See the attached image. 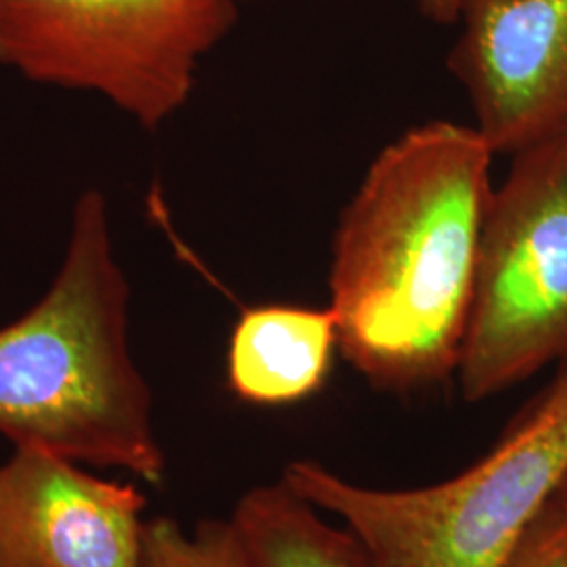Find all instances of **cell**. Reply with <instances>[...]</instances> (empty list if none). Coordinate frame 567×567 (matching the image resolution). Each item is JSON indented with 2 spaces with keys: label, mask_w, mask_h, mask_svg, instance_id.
<instances>
[{
  "label": "cell",
  "mask_w": 567,
  "mask_h": 567,
  "mask_svg": "<svg viewBox=\"0 0 567 567\" xmlns=\"http://www.w3.org/2000/svg\"><path fill=\"white\" fill-rule=\"evenodd\" d=\"M567 360V128L513 154L487 208L456 381L484 402Z\"/></svg>",
  "instance_id": "5"
},
{
  "label": "cell",
  "mask_w": 567,
  "mask_h": 567,
  "mask_svg": "<svg viewBox=\"0 0 567 567\" xmlns=\"http://www.w3.org/2000/svg\"><path fill=\"white\" fill-rule=\"evenodd\" d=\"M447 55L496 154L567 128V0H465Z\"/></svg>",
  "instance_id": "6"
},
{
  "label": "cell",
  "mask_w": 567,
  "mask_h": 567,
  "mask_svg": "<svg viewBox=\"0 0 567 567\" xmlns=\"http://www.w3.org/2000/svg\"><path fill=\"white\" fill-rule=\"evenodd\" d=\"M236 2H238V0H236Z\"/></svg>",
  "instance_id": "14"
},
{
  "label": "cell",
  "mask_w": 567,
  "mask_h": 567,
  "mask_svg": "<svg viewBox=\"0 0 567 567\" xmlns=\"http://www.w3.org/2000/svg\"><path fill=\"white\" fill-rule=\"evenodd\" d=\"M465 0H419V9L426 20L440 25H452L461 20Z\"/></svg>",
  "instance_id": "12"
},
{
  "label": "cell",
  "mask_w": 567,
  "mask_h": 567,
  "mask_svg": "<svg viewBox=\"0 0 567 567\" xmlns=\"http://www.w3.org/2000/svg\"><path fill=\"white\" fill-rule=\"evenodd\" d=\"M81 463L16 446L0 465V567H140L147 498Z\"/></svg>",
  "instance_id": "7"
},
{
  "label": "cell",
  "mask_w": 567,
  "mask_h": 567,
  "mask_svg": "<svg viewBox=\"0 0 567 567\" xmlns=\"http://www.w3.org/2000/svg\"><path fill=\"white\" fill-rule=\"evenodd\" d=\"M128 305L107 200L86 189L49 290L0 328V435L163 486L166 456L131 349Z\"/></svg>",
  "instance_id": "2"
},
{
  "label": "cell",
  "mask_w": 567,
  "mask_h": 567,
  "mask_svg": "<svg viewBox=\"0 0 567 567\" xmlns=\"http://www.w3.org/2000/svg\"><path fill=\"white\" fill-rule=\"evenodd\" d=\"M236 21V0H0V68L102 95L154 131Z\"/></svg>",
  "instance_id": "4"
},
{
  "label": "cell",
  "mask_w": 567,
  "mask_h": 567,
  "mask_svg": "<svg viewBox=\"0 0 567 567\" xmlns=\"http://www.w3.org/2000/svg\"><path fill=\"white\" fill-rule=\"evenodd\" d=\"M140 567H252L231 519H204L185 532L177 519L158 515L143 526Z\"/></svg>",
  "instance_id": "10"
},
{
  "label": "cell",
  "mask_w": 567,
  "mask_h": 567,
  "mask_svg": "<svg viewBox=\"0 0 567 567\" xmlns=\"http://www.w3.org/2000/svg\"><path fill=\"white\" fill-rule=\"evenodd\" d=\"M337 349L328 305H255L231 328L227 385L246 404H299L326 385Z\"/></svg>",
  "instance_id": "8"
},
{
  "label": "cell",
  "mask_w": 567,
  "mask_h": 567,
  "mask_svg": "<svg viewBox=\"0 0 567 567\" xmlns=\"http://www.w3.org/2000/svg\"><path fill=\"white\" fill-rule=\"evenodd\" d=\"M508 423L494 447L431 486L355 484L316 461H292L282 480L339 517L370 567H501L567 475V360Z\"/></svg>",
  "instance_id": "3"
},
{
  "label": "cell",
  "mask_w": 567,
  "mask_h": 567,
  "mask_svg": "<svg viewBox=\"0 0 567 567\" xmlns=\"http://www.w3.org/2000/svg\"><path fill=\"white\" fill-rule=\"evenodd\" d=\"M553 498H555V501H557V505L564 508V511H566L567 513V475L566 480L561 482V486H559V489H557V494H555Z\"/></svg>",
  "instance_id": "13"
},
{
  "label": "cell",
  "mask_w": 567,
  "mask_h": 567,
  "mask_svg": "<svg viewBox=\"0 0 567 567\" xmlns=\"http://www.w3.org/2000/svg\"><path fill=\"white\" fill-rule=\"evenodd\" d=\"M494 156L475 124L425 122L379 152L344 206L328 307L341 355L368 385L414 393L456 379Z\"/></svg>",
  "instance_id": "1"
},
{
  "label": "cell",
  "mask_w": 567,
  "mask_h": 567,
  "mask_svg": "<svg viewBox=\"0 0 567 567\" xmlns=\"http://www.w3.org/2000/svg\"><path fill=\"white\" fill-rule=\"evenodd\" d=\"M501 567H567V513L555 498L527 524Z\"/></svg>",
  "instance_id": "11"
},
{
  "label": "cell",
  "mask_w": 567,
  "mask_h": 567,
  "mask_svg": "<svg viewBox=\"0 0 567 567\" xmlns=\"http://www.w3.org/2000/svg\"><path fill=\"white\" fill-rule=\"evenodd\" d=\"M252 567H370L347 527L332 526L284 482L255 486L231 515Z\"/></svg>",
  "instance_id": "9"
}]
</instances>
